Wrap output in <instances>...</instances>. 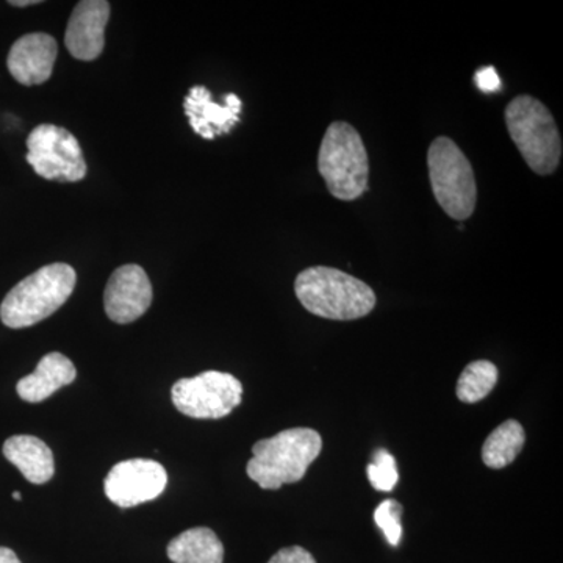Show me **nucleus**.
<instances>
[{
	"label": "nucleus",
	"instance_id": "obj_1",
	"mask_svg": "<svg viewBox=\"0 0 563 563\" xmlns=\"http://www.w3.org/2000/svg\"><path fill=\"white\" fill-rule=\"evenodd\" d=\"M295 291L307 312L333 321L366 317L376 307L368 284L329 266H312L298 274Z\"/></svg>",
	"mask_w": 563,
	"mask_h": 563
},
{
	"label": "nucleus",
	"instance_id": "obj_2",
	"mask_svg": "<svg viewBox=\"0 0 563 563\" xmlns=\"http://www.w3.org/2000/svg\"><path fill=\"white\" fill-rule=\"evenodd\" d=\"M321 450V435L313 429L282 431L252 446L247 476L265 490H277L284 484L299 483Z\"/></svg>",
	"mask_w": 563,
	"mask_h": 563
},
{
	"label": "nucleus",
	"instance_id": "obj_3",
	"mask_svg": "<svg viewBox=\"0 0 563 563\" xmlns=\"http://www.w3.org/2000/svg\"><path fill=\"white\" fill-rule=\"evenodd\" d=\"M76 282V272L66 263L43 266L5 296L0 306V320L11 329L38 324L68 301Z\"/></svg>",
	"mask_w": 563,
	"mask_h": 563
},
{
	"label": "nucleus",
	"instance_id": "obj_4",
	"mask_svg": "<svg viewBox=\"0 0 563 563\" xmlns=\"http://www.w3.org/2000/svg\"><path fill=\"white\" fill-rule=\"evenodd\" d=\"M507 131L529 168L550 176L561 165L562 139L553 113L532 96L521 95L506 107Z\"/></svg>",
	"mask_w": 563,
	"mask_h": 563
},
{
	"label": "nucleus",
	"instance_id": "obj_5",
	"mask_svg": "<svg viewBox=\"0 0 563 563\" xmlns=\"http://www.w3.org/2000/svg\"><path fill=\"white\" fill-rule=\"evenodd\" d=\"M318 172L340 201H355L368 190V152L361 133L347 122L329 125L318 152Z\"/></svg>",
	"mask_w": 563,
	"mask_h": 563
},
{
	"label": "nucleus",
	"instance_id": "obj_6",
	"mask_svg": "<svg viewBox=\"0 0 563 563\" xmlns=\"http://www.w3.org/2000/svg\"><path fill=\"white\" fill-rule=\"evenodd\" d=\"M428 168L433 196L444 213L453 220H468L476 209L477 185L472 163L461 147L446 136L433 140Z\"/></svg>",
	"mask_w": 563,
	"mask_h": 563
},
{
	"label": "nucleus",
	"instance_id": "obj_7",
	"mask_svg": "<svg viewBox=\"0 0 563 563\" xmlns=\"http://www.w3.org/2000/svg\"><path fill=\"white\" fill-rule=\"evenodd\" d=\"M174 407L196 420H220L242 404L243 385L235 376L203 372L173 385Z\"/></svg>",
	"mask_w": 563,
	"mask_h": 563
},
{
	"label": "nucleus",
	"instance_id": "obj_8",
	"mask_svg": "<svg viewBox=\"0 0 563 563\" xmlns=\"http://www.w3.org/2000/svg\"><path fill=\"white\" fill-rule=\"evenodd\" d=\"M27 163L46 180L79 181L87 176V162L79 141L66 129L41 124L27 139Z\"/></svg>",
	"mask_w": 563,
	"mask_h": 563
},
{
	"label": "nucleus",
	"instance_id": "obj_9",
	"mask_svg": "<svg viewBox=\"0 0 563 563\" xmlns=\"http://www.w3.org/2000/svg\"><path fill=\"white\" fill-rule=\"evenodd\" d=\"M168 473L162 463L132 459L117 463L103 481L107 498L122 509L154 501L165 492Z\"/></svg>",
	"mask_w": 563,
	"mask_h": 563
},
{
	"label": "nucleus",
	"instance_id": "obj_10",
	"mask_svg": "<svg viewBox=\"0 0 563 563\" xmlns=\"http://www.w3.org/2000/svg\"><path fill=\"white\" fill-rule=\"evenodd\" d=\"M154 298L146 272L139 265H124L111 274L103 306L111 321L129 324L147 312Z\"/></svg>",
	"mask_w": 563,
	"mask_h": 563
},
{
	"label": "nucleus",
	"instance_id": "obj_11",
	"mask_svg": "<svg viewBox=\"0 0 563 563\" xmlns=\"http://www.w3.org/2000/svg\"><path fill=\"white\" fill-rule=\"evenodd\" d=\"M110 3L107 0H84L70 14L66 27V49L74 58L92 62L101 57L106 47V27L110 20Z\"/></svg>",
	"mask_w": 563,
	"mask_h": 563
},
{
	"label": "nucleus",
	"instance_id": "obj_12",
	"mask_svg": "<svg viewBox=\"0 0 563 563\" xmlns=\"http://www.w3.org/2000/svg\"><path fill=\"white\" fill-rule=\"evenodd\" d=\"M243 102L239 96L229 92L224 103L211 101V92L202 85L192 87L184 101L185 114L192 131L203 140H214L217 136L231 133L240 122Z\"/></svg>",
	"mask_w": 563,
	"mask_h": 563
},
{
	"label": "nucleus",
	"instance_id": "obj_13",
	"mask_svg": "<svg viewBox=\"0 0 563 563\" xmlns=\"http://www.w3.org/2000/svg\"><path fill=\"white\" fill-rule=\"evenodd\" d=\"M57 54L58 44L54 36L43 32L29 33L11 46L7 66L14 80L32 87L51 79Z\"/></svg>",
	"mask_w": 563,
	"mask_h": 563
},
{
	"label": "nucleus",
	"instance_id": "obj_14",
	"mask_svg": "<svg viewBox=\"0 0 563 563\" xmlns=\"http://www.w3.org/2000/svg\"><path fill=\"white\" fill-rule=\"evenodd\" d=\"M76 377L74 363L60 352H51L41 358L35 372L18 383L16 391L24 401H46L55 391L73 384Z\"/></svg>",
	"mask_w": 563,
	"mask_h": 563
},
{
	"label": "nucleus",
	"instance_id": "obj_15",
	"mask_svg": "<svg viewBox=\"0 0 563 563\" xmlns=\"http://www.w3.org/2000/svg\"><path fill=\"white\" fill-rule=\"evenodd\" d=\"M3 455L31 484L49 483L55 474L54 454L43 440L33 435L10 437L3 443Z\"/></svg>",
	"mask_w": 563,
	"mask_h": 563
},
{
	"label": "nucleus",
	"instance_id": "obj_16",
	"mask_svg": "<svg viewBox=\"0 0 563 563\" xmlns=\"http://www.w3.org/2000/svg\"><path fill=\"white\" fill-rule=\"evenodd\" d=\"M168 558L174 563H222L224 547L211 529L192 528L169 542Z\"/></svg>",
	"mask_w": 563,
	"mask_h": 563
},
{
	"label": "nucleus",
	"instance_id": "obj_17",
	"mask_svg": "<svg viewBox=\"0 0 563 563\" xmlns=\"http://www.w3.org/2000/svg\"><path fill=\"white\" fill-rule=\"evenodd\" d=\"M526 433L523 426L515 420L503 422L488 435L483 446V461L488 468H506L523 451Z\"/></svg>",
	"mask_w": 563,
	"mask_h": 563
},
{
	"label": "nucleus",
	"instance_id": "obj_18",
	"mask_svg": "<svg viewBox=\"0 0 563 563\" xmlns=\"http://www.w3.org/2000/svg\"><path fill=\"white\" fill-rule=\"evenodd\" d=\"M496 383H498V368L492 362L477 361L470 363L463 369L455 393L462 402H479L490 395Z\"/></svg>",
	"mask_w": 563,
	"mask_h": 563
},
{
	"label": "nucleus",
	"instance_id": "obj_19",
	"mask_svg": "<svg viewBox=\"0 0 563 563\" xmlns=\"http://www.w3.org/2000/svg\"><path fill=\"white\" fill-rule=\"evenodd\" d=\"M369 483L379 492H391L398 484V468L395 457L388 451L377 450L373 463L366 468Z\"/></svg>",
	"mask_w": 563,
	"mask_h": 563
},
{
	"label": "nucleus",
	"instance_id": "obj_20",
	"mask_svg": "<svg viewBox=\"0 0 563 563\" xmlns=\"http://www.w3.org/2000/svg\"><path fill=\"white\" fill-rule=\"evenodd\" d=\"M402 506L395 499H387L377 506L374 512V521L384 532L385 539L391 547H398L402 537L401 525Z\"/></svg>",
	"mask_w": 563,
	"mask_h": 563
},
{
	"label": "nucleus",
	"instance_id": "obj_21",
	"mask_svg": "<svg viewBox=\"0 0 563 563\" xmlns=\"http://www.w3.org/2000/svg\"><path fill=\"white\" fill-rule=\"evenodd\" d=\"M268 563H317L313 555L301 547L284 548Z\"/></svg>",
	"mask_w": 563,
	"mask_h": 563
},
{
	"label": "nucleus",
	"instance_id": "obj_22",
	"mask_svg": "<svg viewBox=\"0 0 563 563\" xmlns=\"http://www.w3.org/2000/svg\"><path fill=\"white\" fill-rule=\"evenodd\" d=\"M474 80H476L477 88L484 92H495L501 88L498 73L492 66L477 70Z\"/></svg>",
	"mask_w": 563,
	"mask_h": 563
},
{
	"label": "nucleus",
	"instance_id": "obj_23",
	"mask_svg": "<svg viewBox=\"0 0 563 563\" xmlns=\"http://www.w3.org/2000/svg\"><path fill=\"white\" fill-rule=\"evenodd\" d=\"M0 563H21V561L10 548L0 547Z\"/></svg>",
	"mask_w": 563,
	"mask_h": 563
},
{
	"label": "nucleus",
	"instance_id": "obj_24",
	"mask_svg": "<svg viewBox=\"0 0 563 563\" xmlns=\"http://www.w3.org/2000/svg\"><path fill=\"white\" fill-rule=\"evenodd\" d=\"M36 3H40V0H24V2H20V0H11L10 5L29 7V5H36Z\"/></svg>",
	"mask_w": 563,
	"mask_h": 563
},
{
	"label": "nucleus",
	"instance_id": "obj_25",
	"mask_svg": "<svg viewBox=\"0 0 563 563\" xmlns=\"http://www.w3.org/2000/svg\"><path fill=\"white\" fill-rule=\"evenodd\" d=\"M13 499H14V501H21V499H22L21 493L20 492H14L13 493Z\"/></svg>",
	"mask_w": 563,
	"mask_h": 563
}]
</instances>
